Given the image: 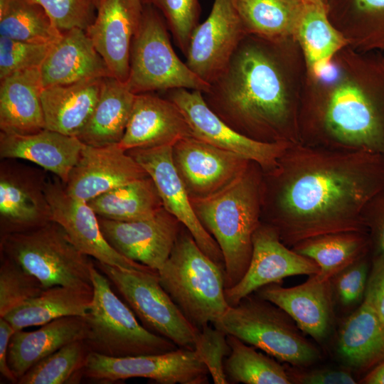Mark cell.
Returning <instances> with one entry per match:
<instances>
[{
  "label": "cell",
  "mask_w": 384,
  "mask_h": 384,
  "mask_svg": "<svg viewBox=\"0 0 384 384\" xmlns=\"http://www.w3.org/2000/svg\"><path fill=\"white\" fill-rule=\"evenodd\" d=\"M213 325L293 366L305 367L320 358L318 348L285 311L254 293L229 306Z\"/></svg>",
  "instance_id": "cell-7"
},
{
  "label": "cell",
  "mask_w": 384,
  "mask_h": 384,
  "mask_svg": "<svg viewBox=\"0 0 384 384\" xmlns=\"http://www.w3.org/2000/svg\"><path fill=\"white\" fill-rule=\"evenodd\" d=\"M142 0H97L96 16L86 32L111 75L127 82L132 38L142 16Z\"/></svg>",
  "instance_id": "cell-21"
},
{
  "label": "cell",
  "mask_w": 384,
  "mask_h": 384,
  "mask_svg": "<svg viewBox=\"0 0 384 384\" xmlns=\"http://www.w3.org/2000/svg\"><path fill=\"white\" fill-rule=\"evenodd\" d=\"M235 0H215L208 18L194 30L186 64L210 84L223 71L241 41L247 36Z\"/></svg>",
  "instance_id": "cell-16"
},
{
  "label": "cell",
  "mask_w": 384,
  "mask_h": 384,
  "mask_svg": "<svg viewBox=\"0 0 384 384\" xmlns=\"http://www.w3.org/2000/svg\"><path fill=\"white\" fill-rule=\"evenodd\" d=\"M40 68L14 73L1 80L0 130L29 134L46 127Z\"/></svg>",
  "instance_id": "cell-26"
},
{
  "label": "cell",
  "mask_w": 384,
  "mask_h": 384,
  "mask_svg": "<svg viewBox=\"0 0 384 384\" xmlns=\"http://www.w3.org/2000/svg\"><path fill=\"white\" fill-rule=\"evenodd\" d=\"M149 175L119 144H85L65 189L70 196L88 202L110 190Z\"/></svg>",
  "instance_id": "cell-20"
},
{
  "label": "cell",
  "mask_w": 384,
  "mask_h": 384,
  "mask_svg": "<svg viewBox=\"0 0 384 384\" xmlns=\"http://www.w3.org/2000/svg\"><path fill=\"white\" fill-rule=\"evenodd\" d=\"M103 78L44 87L41 102L45 129L77 137L95 109Z\"/></svg>",
  "instance_id": "cell-28"
},
{
  "label": "cell",
  "mask_w": 384,
  "mask_h": 384,
  "mask_svg": "<svg viewBox=\"0 0 384 384\" xmlns=\"http://www.w3.org/2000/svg\"><path fill=\"white\" fill-rule=\"evenodd\" d=\"M275 222L284 244L321 235L365 232L369 204L384 193V155L290 144L277 168Z\"/></svg>",
  "instance_id": "cell-1"
},
{
  "label": "cell",
  "mask_w": 384,
  "mask_h": 384,
  "mask_svg": "<svg viewBox=\"0 0 384 384\" xmlns=\"http://www.w3.org/2000/svg\"><path fill=\"white\" fill-rule=\"evenodd\" d=\"M169 91V98L180 109L193 137L228 150L257 164L271 172L292 143L263 142L248 137L232 127L207 104L200 90L183 88Z\"/></svg>",
  "instance_id": "cell-12"
},
{
  "label": "cell",
  "mask_w": 384,
  "mask_h": 384,
  "mask_svg": "<svg viewBox=\"0 0 384 384\" xmlns=\"http://www.w3.org/2000/svg\"><path fill=\"white\" fill-rule=\"evenodd\" d=\"M230 353L224 361L228 383L291 384L287 370L270 356L227 334Z\"/></svg>",
  "instance_id": "cell-36"
},
{
  "label": "cell",
  "mask_w": 384,
  "mask_h": 384,
  "mask_svg": "<svg viewBox=\"0 0 384 384\" xmlns=\"http://www.w3.org/2000/svg\"><path fill=\"white\" fill-rule=\"evenodd\" d=\"M369 270L365 257L341 271L331 279L334 282L341 304L350 306L363 300Z\"/></svg>",
  "instance_id": "cell-44"
},
{
  "label": "cell",
  "mask_w": 384,
  "mask_h": 384,
  "mask_svg": "<svg viewBox=\"0 0 384 384\" xmlns=\"http://www.w3.org/2000/svg\"><path fill=\"white\" fill-rule=\"evenodd\" d=\"M15 329L4 317L0 316V372L1 375L12 383H17L8 363V350L11 338Z\"/></svg>",
  "instance_id": "cell-49"
},
{
  "label": "cell",
  "mask_w": 384,
  "mask_h": 384,
  "mask_svg": "<svg viewBox=\"0 0 384 384\" xmlns=\"http://www.w3.org/2000/svg\"><path fill=\"white\" fill-rule=\"evenodd\" d=\"M365 384H384V361L375 366L362 380Z\"/></svg>",
  "instance_id": "cell-50"
},
{
  "label": "cell",
  "mask_w": 384,
  "mask_h": 384,
  "mask_svg": "<svg viewBox=\"0 0 384 384\" xmlns=\"http://www.w3.org/2000/svg\"><path fill=\"white\" fill-rule=\"evenodd\" d=\"M370 245L368 233L343 232L311 238L292 249L315 262L320 270L319 274L331 280L341 271L366 257Z\"/></svg>",
  "instance_id": "cell-33"
},
{
  "label": "cell",
  "mask_w": 384,
  "mask_h": 384,
  "mask_svg": "<svg viewBox=\"0 0 384 384\" xmlns=\"http://www.w3.org/2000/svg\"><path fill=\"white\" fill-rule=\"evenodd\" d=\"M193 137L190 126L178 106L169 99L149 92L136 94L131 115L119 146L124 151L174 146Z\"/></svg>",
  "instance_id": "cell-23"
},
{
  "label": "cell",
  "mask_w": 384,
  "mask_h": 384,
  "mask_svg": "<svg viewBox=\"0 0 384 384\" xmlns=\"http://www.w3.org/2000/svg\"><path fill=\"white\" fill-rule=\"evenodd\" d=\"M164 18L176 46L186 55L191 36L199 24V0H142Z\"/></svg>",
  "instance_id": "cell-40"
},
{
  "label": "cell",
  "mask_w": 384,
  "mask_h": 384,
  "mask_svg": "<svg viewBox=\"0 0 384 384\" xmlns=\"http://www.w3.org/2000/svg\"><path fill=\"white\" fill-rule=\"evenodd\" d=\"M209 376L196 351L181 348L164 353L125 357L90 351L83 369L84 378L103 383L144 378L160 384H206Z\"/></svg>",
  "instance_id": "cell-11"
},
{
  "label": "cell",
  "mask_w": 384,
  "mask_h": 384,
  "mask_svg": "<svg viewBox=\"0 0 384 384\" xmlns=\"http://www.w3.org/2000/svg\"><path fill=\"white\" fill-rule=\"evenodd\" d=\"M85 146L78 137L42 129L29 134L0 132V158L28 161L57 176L63 184Z\"/></svg>",
  "instance_id": "cell-24"
},
{
  "label": "cell",
  "mask_w": 384,
  "mask_h": 384,
  "mask_svg": "<svg viewBox=\"0 0 384 384\" xmlns=\"http://www.w3.org/2000/svg\"><path fill=\"white\" fill-rule=\"evenodd\" d=\"M98 221L104 237L114 250L156 270L169 257L180 233L181 223L164 208L146 219L118 221L98 217Z\"/></svg>",
  "instance_id": "cell-18"
},
{
  "label": "cell",
  "mask_w": 384,
  "mask_h": 384,
  "mask_svg": "<svg viewBox=\"0 0 384 384\" xmlns=\"http://www.w3.org/2000/svg\"><path fill=\"white\" fill-rule=\"evenodd\" d=\"M87 203L98 217L118 221L146 219L164 208L149 176L110 190Z\"/></svg>",
  "instance_id": "cell-34"
},
{
  "label": "cell",
  "mask_w": 384,
  "mask_h": 384,
  "mask_svg": "<svg viewBox=\"0 0 384 384\" xmlns=\"http://www.w3.org/2000/svg\"><path fill=\"white\" fill-rule=\"evenodd\" d=\"M173 158L191 197L219 191L244 173L252 162L194 137L178 141L173 146Z\"/></svg>",
  "instance_id": "cell-19"
},
{
  "label": "cell",
  "mask_w": 384,
  "mask_h": 384,
  "mask_svg": "<svg viewBox=\"0 0 384 384\" xmlns=\"http://www.w3.org/2000/svg\"><path fill=\"white\" fill-rule=\"evenodd\" d=\"M194 210L217 242L224 259L225 289L245 274L252 252V237L260 225L261 194L257 176L249 167L219 191L191 197Z\"/></svg>",
  "instance_id": "cell-3"
},
{
  "label": "cell",
  "mask_w": 384,
  "mask_h": 384,
  "mask_svg": "<svg viewBox=\"0 0 384 384\" xmlns=\"http://www.w3.org/2000/svg\"><path fill=\"white\" fill-rule=\"evenodd\" d=\"M366 223L370 233V242L375 254H384V193L368 206L365 214Z\"/></svg>",
  "instance_id": "cell-47"
},
{
  "label": "cell",
  "mask_w": 384,
  "mask_h": 384,
  "mask_svg": "<svg viewBox=\"0 0 384 384\" xmlns=\"http://www.w3.org/2000/svg\"><path fill=\"white\" fill-rule=\"evenodd\" d=\"M363 301L375 310L384 324V254L374 256Z\"/></svg>",
  "instance_id": "cell-45"
},
{
  "label": "cell",
  "mask_w": 384,
  "mask_h": 384,
  "mask_svg": "<svg viewBox=\"0 0 384 384\" xmlns=\"http://www.w3.org/2000/svg\"><path fill=\"white\" fill-rule=\"evenodd\" d=\"M127 152L153 180L164 208L190 232L201 250L224 270L220 248L198 218L191 196L177 171L173 146L134 149Z\"/></svg>",
  "instance_id": "cell-14"
},
{
  "label": "cell",
  "mask_w": 384,
  "mask_h": 384,
  "mask_svg": "<svg viewBox=\"0 0 384 384\" xmlns=\"http://www.w3.org/2000/svg\"><path fill=\"white\" fill-rule=\"evenodd\" d=\"M248 35L277 42L293 36L303 0H235Z\"/></svg>",
  "instance_id": "cell-35"
},
{
  "label": "cell",
  "mask_w": 384,
  "mask_h": 384,
  "mask_svg": "<svg viewBox=\"0 0 384 384\" xmlns=\"http://www.w3.org/2000/svg\"><path fill=\"white\" fill-rule=\"evenodd\" d=\"M337 351L346 366L356 370L370 369L384 361V324L364 301L343 323Z\"/></svg>",
  "instance_id": "cell-30"
},
{
  "label": "cell",
  "mask_w": 384,
  "mask_h": 384,
  "mask_svg": "<svg viewBox=\"0 0 384 384\" xmlns=\"http://www.w3.org/2000/svg\"><path fill=\"white\" fill-rule=\"evenodd\" d=\"M294 36L298 40L309 69L319 75L347 41L331 24L327 5L303 0Z\"/></svg>",
  "instance_id": "cell-32"
},
{
  "label": "cell",
  "mask_w": 384,
  "mask_h": 384,
  "mask_svg": "<svg viewBox=\"0 0 384 384\" xmlns=\"http://www.w3.org/2000/svg\"><path fill=\"white\" fill-rule=\"evenodd\" d=\"M61 35L40 5L27 0H0V36L21 41L54 43Z\"/></svg>",
  "instance_id": "cell-37"
},
{
  "label": "cell",
  "mask_w": 384,
  "mask_h": 384,
  "mask_svg": "<svg viewBox=\"0 0 384 384\" xmlns=\"http://www.w3.org/2000/svg\"><path fill=\"white\" fill-rule=\"evenodd\" d=\"M161 14L144 4L139 26L131 45L127 80L134 94L174 89L206 92L210 84L195 74L176 54Z\"/></svg>",
  "instance_id": "cell-8"
},
{
  "label": "cell",
  "mask_w": 384,
  "mask_h": 384,
  "mask_svg": "<svg viewBox=\"0 0 384 384\" xmlns=\"http://www.w3.org/2000/svg\"><path fill=\"white\" fill-rule=\"evenodd\" d=\"M0 254L38 278L46 289L65 286L93 292L94 260L53 220L30 231L1 235Z\"/></svg>",
  "instance_id": "cell-5"
},
{
  "label": "cell",
  "mask_w": 384,
  "mask_h": 384,
  "mask_svg": "<svg viewBox=\"0 0 384 384\" xmlns=\"http://www.w3.org/2000/svg\"><path fill=\"white\" fill-rule=\"evenodd\" d=\"M141 324L178 348L195 351L200 330L182 314L161 287L157 272L109 265L94 260Z\"/></svg>",
  "instance_id": "cell-9"
},
{
  "label": "cell",
  "mask_w": 384,
  "mask_h": 384,
  "mask_svg": "<svg viewBox=\"0 0 384 384\" xmlns=\"http://www.w3.org/2000/svg\"><path fill=\"white\" fill-rule=\"evenodd\" d=\"M87 329L85 316L56 319L36 331L16 330L8 350V363L18 380L30 368L64 346L84 340Z\"/></svg>",
  "instance_id": "cell-27"
},
{
  "label": "cell",
  "mask_w": 384,
  "mask_h": 384,
  "mask_svg": "<svg viewBox=\"0 0 384 384\" xmlns=\"http://www.w3.org/2000/svg\"><path fill=\"white\" fill-rule=\"evenodd\" d=\"M46 193L51 208L53 220L65 230L72 242L82 252L109 265L149 272H158L125 257L114 250L104 237L98 217L87 202L68 194L64 184L57 176H48Z\"/></svg>",
  "instance_id": "cell-15"
},
{
  "label": "cell",
  "mask_w": 384,
  "mask_h": 384,
  "mask_svg": "<svg viewBox=\"0 0 384 384\" xmlns=\"http://www.w3.org/2000/svg\"><path fill=\"white\" fill-rule=\"evenodd\" d=\"M310 1H318V2H321V3H323L326 5H327V3H328V0H310Z\"/></svg>",
  "instance_id": "cell-51"
},
{
  "label": "cell",
  "mask_w": 384,
  "mask_h": 384,
  "mask_svg": "<svg viewBox=\"0 0 384 384\" xmlns=\"http://www.w3.org/2000/svg\"><path fill=\"white\" fill-rule=\"evenodd\" d=\"M337 0H328L329 1ZM355 15L371 21H384V0H341Z\"/></svg>",
  "instance_id": "cell-48"
},
{
  "label": "cell",
  "mask_w": 384,
  "mask_h": 384,
  "mask_svg": "<svg viewBox=\"0 0 384 384\" xmlns=\"http://www.w3.org/2000/svg\"><path fill=\"white\" fill-rule=\"evenodd\" d=\"M90 352L82 340L70 343L30 368L17 383H79Z\"/></svg>",
  "instance_id": "cell-38"
},
{
  "label": "cell",
  "mask_w": 384,
  "mask_h": 384,
  "mask_svg": "<svg viewBox=\"0 0 384 384\" xmlns=\"http://www.w3.org/2000/svg\"><path fill=\"white\" fill-rule=\"evenodd\" d=\"M42 6L61 31H85L93 23L97 0H27Z\"/></svg>",
  "instance_id": "cell-42"
},
{
  "label": "cell",
  "mask_w": 384,
  "mask_h": 384,
  "mask_svg": "<svg viewBox=\"0 0 384 384\" xmlns=\"http://www.w3.org/2000/svg\"><path fill=\"white\" fill-rule=\"evenodd\" d=\"M93 292L65 286L45 289L38 296L16 307L4 317L15 330L41 326L63 316H85Z\"/></svg>",
  "instance_id": "cell-31"
},
{
  "label": "cell",
  "mask_w": 384,
  "mask_h": 384,
  "mask_svg": "<svg viewBox=\"0 0 384 384\" xmlns=\"http://www.w3.org/2000/svg\"><path fill=\"white\" fill-rule=\"evenodd\" d=\"M336 149L384 155V119L377 104L358 85L347 82L330 94L322 113Z\"/></svg>",
  "instance_id": "cell-10"
},
{
  "label": "cell",
  "mask_w": 384,
  "mask_h": 384,
  "mask_svg": "<svg viewBox=\"0 0 384 384\" xmlns=\"http://www.w3.org/2000/svg\"><path fill=\"white\" fill-rule=\"evenodd\" d=\"M53 43H38L0 36V80L26 69L41 68Z\"/></svg>",
  "instance_id": "cell-41"
},
{
  "label": "cell",
  "mask_w": 384,
  "mask_h": 384,
  "mask_svg": "<svg viewBox=\"0 0 384 384\" xmlns=\"http://www.w3.org/2000/svg\"><path fill=\"white\" fill-rule=\"evenodd\" d=\"M135 95L126 82L113 76L104 78L95 109L77 137L93 146L119 144L129 122Z\"/></svg>",
  "instance_id": "cell-29"
},
{
  "label": "cell",
  "mask_w": 384,
  "mask_h": 384,
  "mask_svg": "<svg viewBox=\"0 0 384 384\" xmlns=\"http://www.w3.org/2000/svg\"><path fill=\"white\" fill-rule=\"evenodd\" d=\"M43 169L4 159L0 163V236L30 231L53 221Z\"/></svg>",
  "instance_id": "cell-13"
},
{
  "label": "cell",
  "mask_w": 384,
  "mask_h": 384,
  "mask_svg": "<svg viewBox=\"0 0 384 384\" xmlns=\"http://www.w3.org/2000/svg\"><path fill=\"white\" fill-rule=\"evenodd\" d=\"M195 351L208 370L215 384H228L224 361L230 353L227 334L208 324L200 330Z\"/></svg>",
  "instance_id": "cell-43"
},
{
  "label": "cell",
  "mask_w": 384,
  "mask_h": 384,
  "mask_svg": "<svg viewBox=\"0 0 384 384\" xmlns=\"http://www.w3.org/2000/svg\"><path fill=\"white\" fill-rule=\"evenodd\" d=\"M319 271L315 262L284 244L274 228L260 223L252 237L248 268L238 284L225 289V300L233 306L263 286L280 284L287 277L310 276Z\"/></svg>",
  "instance_id": "cell-17"
},
{
  "label": "cell",
  "mask_w": 384,
  "mask_h": 384,
  "mask_svg": "<svg viewBox=\"0 0 384 384\" xmlns=\"http://www.w3.org/2000/svg\"><path fill=\"white\" fill-rule=\"evenodd\" d=\"M90 274L93 297L85 316L87 329L83 340L90 351L110 357H125L164 353L178 348L170 340L148 331L139 322L95 263Z\"/></svg>",
  "instance_id": "cell-6"
},
{
  "label": "cell",
  "mask_w": 384,
  "mask_h": 384,
  "mask_svg": "<svg viewBox=\"0 0 384 384\" xmlns=\"http://www.w3.org/2000/svg\"><path fill=\"white\" fill-rule=\"evenodd\" d=\"M43 87L112 76L86 31L62 32L40 68Z\"/></svg>",
  "instance_id": "cell-25"
},
{
  "label": "cell",
  "mask_w": 384,
  "mask_h": 384,
  "mask_svg": "<svg viewBox=\"0 0 384 384\" xmlns=\"http://www.w3.org/2000/svg\"><path fill=\"white\" fill-rule=\"evenodd\" d=\"M45 289L38 278L0 254V316L38 296Z\"/></svg>",
  "instance_id": "cell-39"
},
{
  "label": "cell",
  "mask_w": 384,
  "mask_h": 384,
  "mask_svg": "<svg viewBox=\"0 0 384 384\" xmlns=\"http://www.w3.org/2000/svg\"><path fill=\"white\" fill-rule=\"evenodd\" d=\"M331 280L319 273L291 287L278 283L262 287L254 292L285 311L298 328L315 341L328 336L332 321Z\"/></svg>",
  "instance_id": "cell-22"
},
{
  "label": "cell",
  "mask_w": 384,
  "mask_h": 384,
  "mask_svg": "<svg viewBox=\"0 0 384 384\" xmlns=\"http://www.w3.org/2000/svg\"><path fill=\"white\" fill-rule=\"evenodd\" d=\"M158 276L163 289L199 330L218 321L229 307L224 270L201 250L188 230L179 233Z\"/></svg>",
  "instance_id": "cell-4"
},
{
  "label": "cell",
  "mask_w": 384,
  "mask_h": 384,
  "mask_svg": "<svg viewBox=\"0 0 384 384\" xmlns=\"http://www.w3.org/2000/svg\"><path fill=\"white\" fill-rule=\"evenodd\" d=\"M288 372V371H287ZM292 383L302 384H355L353 375L343 369L320 368L309 371L288 372Z\"/></svg>",
  "instance_id": "cell-46"
},
{
  "label": "cell",
  "mask_w": 384,
  "mask_h": 384,
  "mask_svg": "<svg viewBox=\"0 0 384 384\" xmlns=\"http://www.w3.org/2000/svg\"><path fill=\"white\" fill-rule=\"evenodd\" d=\"M202 94L208 106L215 108L213 111L228 124L274 134L282 142L279 132L290 114L284 75L272 53L247 36Z\"/></svg>",
  "instance_id": "cell-2"
}]
</instances>
